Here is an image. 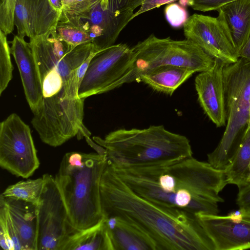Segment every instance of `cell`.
I'll return each mask as SVG.
<instances>
[{"instance_id":"6da1fadb","label":"cell","mask_w":250,"mask_h":250,"mask_svg":"<svg viewBox=\"0 0 250 250\" xmlns=\"http://www.w3.org/2000/svg\"><path fill=\"white\" fill-rule=\"evenodd\" d=\"M29 43L42 93L41 106L31 123L43 143L59 146L78 137L85 127L84 99L79 96L77 71L95 49L91 42L70 45L52 30Z\"/></svg>"},{"instance_id":"7a4b0ae2","label":"cell","mask_w":250,"mask_h":250,"mask_svg":"<svg viewBox=\"0 0 250 250\" xmlns=\"http://www.w3.org/2000/svg\"><path fill=\"white\" fill-rule=\"evenodd\" d=\"M115 173L135 193L158 205L195 215L218 214L219 192L228 184L225 170L193 157L181 160L129 168Z\"/></svg>"},{"instance_id":"3957f363","label":"cell","mask_w":250,"mask_h":250,"mask_svg":"<svg viewBox=\"0 0 250 250\" xmlns=\"http://www.w3.org/2000/svg\"><path fill=\"white\" fill-rule=\"evenodd\" d=\"M100 192L104 217L116 216L125 220L149 237L156 250H215L195 215L141 197L107 163Z\"/></svg>"},{"instance_id":"277c9868","label":"cell","mask_w":250,"mask_h":250,"mask_svg":"<svg viewBox=\"0 0 250 250\" xmlns=\"http://www.w3.org/2000/svg\"><path fill=\"white\" fill-rule=\"evenodd\" d=\"M106 155L70 152L63 156L54 177L74 230L91 227L103 218L100 184Z\"/></svg>"},{"instance_id":"5b68a950","label":"cell","mask_w":250,"mask_h":250,"mask_svg":"<svg viewBox=\"0 0 250 250\" xmlns=\"http://www.w3.org/2000/svg\"><path fill=\"white\" fill-rule=\"evenodd\" d=\"M106 151L107 163L115 168L147 166L192 157L189 140L162 125L145 129H119L104 138L93 137Z\"/></svg>"},{"instance_id":"8992f818","label":"cell","mask_w":250,"mask_h":250,"mask_svg":"<svg viewBox=\"0 0 250 250\" xmlns=\"http://www.w3.org/2000/svg\"><path fill=\"white\" fill-rule=\"evenodd\" d=\"M227 125L216 148L208 154V163L224 170L241 142L239 135L250 116V62L243 58L226 64L223 70Z\"/></svg>"},{"instance_id":"52a82bcc","label":"cell","mask_w":250,"mask_h":250,"mask_svg":"<svg viewBox=\"0 0 250 250\" xmlns=\"http://www.w3.org/2000/svg\"><path fill=\"white\" fill-rule=\"evenodd\" d=\"M133 63L123 80L125 83L136 82L142 73L157 67L171 65L187 67L195 72L211 69L215 59L192 41H176L170 37L159 38L153 34L132 47Z\"/></svg>"},{"instance_id":"ba28073f","label":"cell","mask_w":250,"mask_h":250,"mask_svg":"<svg viewBox=\"0 0 250 250\" xmlns=\"http://www.w3.org/2000/svg\"><path fill=\"white\" fill-rule=\"evenodd\" d=\"M141 4V0H101L83 12L62 11L60 16L86 32L94 49L100 52L114 45Z\"/></svg>"},{"instance_id":"9c48e42d","label":"cell","mask_w":250,"mask_h":250,"mask_svg":"<svg viewBox=\"0 0 250 250\" xmlns=\"http://www.w3.org/2000/svg\"><path fill=\"white\" fill-rule=\"evenodd\" d=\"M31 132L16 113L0 124V166L17 177L27 178L40 166Z\"/></svg>"},{"instance_id":"30bf717a","label":"cell","mask_w":250,"mask_h":250,"mask_svg":"<svg viewBox=\"0 0 250 250\" xmlns=\"http://www.w3.org/2000/svg\"><path fill=\"white\" fill-rule=\"evenodd\" d=\"M133 63V51L126 44H114L91 60L80 84L78 94L84 99L121 86Z\"/></svg>"},{"instance_id":"8fae6325","label":"cell","mask_w":250,"mask_h":250,"mask_svg":"<svg viewBox=\"0 0 250 250\" xmlns=\"http://www.w3.org/2000/svg\"><path fill=\"white\" fill-rule=\"evenodd\" d=\"M44 185L38 204V250H59L73 229L54 177L42 175Z\"/></svg>"},{"instance_id":"7c38bea8","label":"cell","mask_w":250,"mask_h":250,"mask_svg":"<svg viewBox=\"0 0 250 250\" xmlns=\"http://www.w3.org/2000/svg\"><path fill=\"white\" fill-rule=\"evenodd\" d=\"M183 28L186 39L196 44L213 59L226 64L238 61L230 34L217 17L195 13L188 17Z\"/></svg>"},{"instance_id":"4fadbf2b","label":"cell","mask_w":250,"mask_h":250,"mask_svg":"<svg viewBox=\"0 0 250 250\" xmlns=\"http://www.w3.org/2000/svg\"><path fill=\"white\" fill-rule=\"evenodd\" d=\"M196 216L213 242L215 250L250 249V212L239 208L227 216Z\"/></svg>"},{"instance_id":"5bb4252c","label":"cell","mask_w":250,"mask_h":250,"mask_svg":"<svg viewBox=\"0 0 250 250\" xmlns=\"http://www.w3.org/2000/svg\"><path fill=\"white\" fill-rule=\"evenodd\" d=\"M61 12L49 0H16L14 24L17 35L33 40L49 32L56 26Z\"/></svg>"},{"instance_id":"9a60e30c","label":"cell","mask_w":250,"mask_h":250,"mask_svg":"<svg viewBox=\"0 0 250 250\" xmlns=\"http://www.w3.org/2000/svg\"><path fill=\"white\" fill-rule=\"evenodd\" d=\"M226 64L215 59L213 67L200 72L195 79L199 104L217 127L226 123V111L223 70Z\"/></svg>"},{"instance_id":"2e32d148","label":"cell","mask_w":250,"mask_h":250,"mask_svg":"<svg viewBox=\"0 0 250 250\" xmlns=\"http://www.w3.org/2000/svg\"><path fill=\"white\" fill-rule=\"evenodd\" d=\"M10 42L11 54L18 66L25 97L34 115L41 106L42 93L32 49L29 42L17 35Z\"/></svg>"},{"instance_id":"e0dca14e","label":"cell","mask_w":250,"mask_h":250,"mask_svg":"<svg viewBox=\"0 0 250 250\" xmlns=\"http://www.w3.org/2000/svg\"><path fill=\"white\" fill-rule=\"evenodd\" d=\"M0 196L18 233L23 250H38V204Z\"/></svg>"},{"instance_id":"ac0fdd59","label":"cell","mask_w":250,"mask_h":250,"mask_svg":"<svg viewBox=\"0 0 250 250\" xmlns=\"http://www.w3.org/2000/svg\"><path fill=\"white\" fill-rule=\"evenodd\" d=\"M217 17L227 27L239 54L250 36V0H236L221 6Z\"/></svg>"},{"instance_id":"d6986e66","label":"cell","mask_w":250,"mask_h":250,"mask_svg":"<svg viewBox=\"0 0 250 250\" xmlns=\"http://www.w3.org/2000/svg\"><path fill=\"white\" fill-rule=\"evenodd\" d=\"M113 250H156L151 239L116 216L104 217Z\"/></svg>"},{"instance_id":"ffe728a7","label":"cell","mask_w":250,"mask_h":250,"mask_svg":"<svg viewBox=\"0 0 250 250\" xmlns=\"http://www.w3.org/2000/svg\"><path fill=\"white\" fill-rule=\"evenodd\" d=\"M195 72L187 67L166 65L141 74L136 82H142L160 92L172 95Z\"/></svg>"},{"instance_id":"44dd1931","label":"cell","mask_w":250,"mask_h":250,"mask_svg":"<svg viewBox=\"0 0 250 250\" xmlns=\"http://www.w3.org/2000/svg\"><path fill=\"white\" fill-rule=\"evenodd\" d=\"M113 250L104 217L95 225L82 230H73L59 250Z\"/></svg>"},{"instance_id":"7402d4cb","label":"cell","mask_w":250,"mask_h":250,"mask_svg":"<svg viewBox=\"0 0 250 250\" xmlns=\"http://www.w3.org/2000/svg\"><path fill=\"white\" fill-rule=\"evenodd\" d=\"M224 170L228 184L240 188L250 184V125H247L233 160Z\"/></svg>"},{"instance_id":"603a6c76","label":"cell","mask_w":250,"mask_h":250,"mask_svg":"<svg viewBox=\"0 0 250 250\" xmlns=\"http://www.w3.org/2000/svg\"><path fill=\"white\" fill-rule=\"evenodd\" d=\"M43 185L42 177L36 179L22 180L9 186L1 194L5 197L38 204Z\"/></svg>"},{"instance_id":"cb8c5ba5","label":"cell","mask_w":250,"mask_h":250,"mask_svg":"<svg viewBox=\"0 0 250 250\" xmlns=\"http://www.w3.org/2000/svg\"><path fill=\"white\" fill-rule=\"evenodd\" d=\"M0 246L4 250H23L6 204L0 196Z\"/></svg>"},{"instance_id":"d4e9b609","label":"cell","mask_w":250,"mask_h":250,"mask_svg":"<svg viewBox=\"0 0 250 250\" xmlns=\"http://www.w3.org/2000/svg\"><path fill=\"white\" fill-rule=\"evenodd\" d=\"M53 31L58 38L73 46L92 42L86 32L61 16Z\"/></svg>"},{"instance_id":"484cf974","label":"cell","mask_w":250,"mask_h":250,"mask_svg":"<svg viewBox=\"0 0 250 250\" xmlns=\"http://www.w3.org/2000/svg\"><path fill=\"white\" fill-rule=\"evenodd\" d=\"M10 48L6 35L0 30V95L12 79L14 69L10 57Z\"/></svg>"},{"instance_id":"4316f807","label":"cell","mask_w":250,"mask_h":250,"mask_svg":"<svg viewBox=\"0 0 250 250\" xmlns=\"http://www.w3.org/2000/svg\"><path fill=\"white\" fill-rule=\"evenodd\" d=\"M165 15L167 21L174 28L183 26L188 18V13L185 7L173 2L166 6Z\"/></svg>"},{"instance_id":"83f0119b","label":"cell","mask_w":250,"mask_h":250,"mask_svg":"<svg viewBox=\"0 0 250 250\" xmlns=\"http://www.w3.org/2000/svg\"><path fill=\"white\" fill-rule=\"evenodd\" d=\"M101 0H62V11L70 14H77L90 9Z\"/></svg>"},{"instance_id":"f1b7e54d","label":"cell","mask_w":250,"mask_h":250,"mask_svg":"<svg viewBox=\"0 0 250 250\" xmlns=\"http://www.w3.org/2000/svg\"><path fill=\"white\" fill-rule=\"evenodd\" d=\"M236 0H188V5L202 12L217 11L221 6Z\"/></svg>"},{"instance_id":"f546056e","label":"cell","mask_w":250,"mask_h":250,"mask_svg":"<svg viewBox=\"0 0 250 250\" xmlns=\"http://www.w3.org/2000/svg\"><path fill=\"white\" fill-rule=\"evenodd\" d=\"M142 4L139 9L134 13L132 17L133 20L136 17L147 12L153 9L159 7L166 4H170L175 1H178L179 3L184 7L188 5V0H141Z\"/></svg>"},{"instance_id":"4dcf8cb0","label":"cell","mask_w":250,"mask_h":250,"mask_svg":"<svg viewBox=\"0 0 250 250\" xmlns=\"http://www.w3.org/2000/svg\"><path fill=\"white\" fill-rule=\"evenodd\" d=\"M236 203L239 208L250 212V184L239 188Z\"/></svg>"},{"instance_id":"1f68e13d","label":"cell","mask_w":250,"mask_h":250,"mask_svg":"<svg viewBox=\"0 0 250 250\" xmlns=\"http://www.w3.org/2000/svg\"><path fill=\"white\" fill-rule=\"evenodd\" d=\"M241 58L250 62V36L247 42L239 54V58Z\"/></svg>"},{"instance_id":"d6a6232c","label":"cell","mask_w":250,"mask_h":250,"mask_svg":"<svg viewBox=\"0 0 250 250\" xmlns=\"http://www.w3.org/2000/svg\"><path fill=\"white\" fill-rule=\"evenodd\" d=\"M51 5L56 10L62 12L63 7L62 0H49Z\"/></svg>"},{"instance_id":"836d02e7","label":"cell","mask_w":250,"mask_h":250,"mask_svg":"<svg viewBox=\"0 0 250 250\" xmlns=\"http://www.w3.org/2000/svg\"><path fill=\"white\" fill-rule=\"evenodd\" d=\"M248 125H250V119H249V122H248Z\"/></svg>"},{"instance_id":"e575fe53","label":"cell","mask_w":250,"mask_h":250,"mask_svg":"<svg viewBox=\"0 0 250 250\" xmlns=\"http://www.w3.org/2000/svg\"></svg>"}]
</instances>
